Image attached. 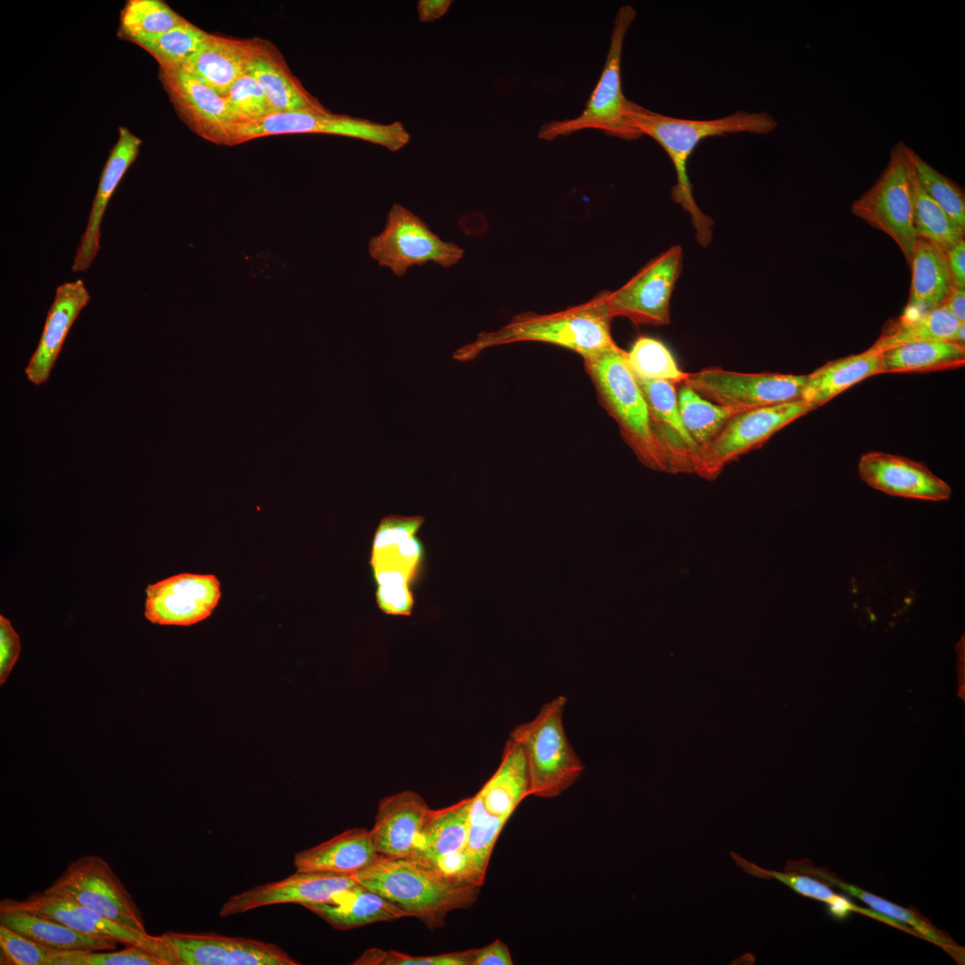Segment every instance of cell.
I'll return each instance as SVG.
<instances>
[{"label":"cell","mask_w":965,"mask_h":965,"mask_svg":"<svg viewBox=\"0 0 965 965\" xmlns=\"http://www.w3.org/2000/svg\"><path fill=\"white\" fill-rule=\"evenodd\" d=\"M630 116L642 135L656 140L670 157L677 179L672 189V198L691 215L700 245L708 246L713 222L700 210L693 198L686 172L690 155L703 138L738 132L768 134L776 128V121L766 112L745 111L715 120L678 119L650 111L636 103Z\"/></svg>","instance_id":"1"},{"label":"cell","mask_w":965,"mask_h":965,"mask_svg":"<svg viewBox=\"0 0 965 965\" xmlns=\"http://www.w3.org/2000/svg\"><path fill=\"white\" fill-rule=\"evenodd\" d=\"M352 876L430 929L442 927L450 911L472 906L480 894V886L450 880L412 857L378 854L373 864Z\"/></svg>","instance_id":"2"},{"label":"cell","mask_w":965,"mask_h":965,"mask_svg":"<svg viewBox=\"0 0 965 965\" xmlns=\"http://www.w3.org/2000/svg\"><path fill=\"white\" fill-rule=\"evenodd\" d=\"M606 296L607 291H603L588 302L551 314H518L498 331L480 333L457 352V357L471 359L485 348L524 341L553 344L583 358L592 356L614 342L610 331L613 317Z\"/></svg>","instance_id":"3"},{"label":"cell","mask_w":965,"mask_h":965,"mask_svg":"<svg viewBox=\"0 0 965 965\" xmlns=\"http://www.w3.org/2000/svg\"><path fill=\"white\" fill-rule=\"evenodd\" d=\"M583 360L600 403L617 424L624 441L645 466L667 472L648 405L627 363L626 351L613 342Z\"/></svg>","instance_id":"4"},{"label":"cell","mask_w":965,"mask_h":965,"mask_svg":"<svg viewBox=\"0 0 965 965\" xmlns=\"http://www.w3.org/2000/svg\"><path fill=\"white\" fill-rule=\"evenodd\" d=\"M566 702V696H557L543 704L532 720L517 725L509 734L524 757L530 796L558 797L585 769L564 728Z\"/></svg>","instance_id":"5"},{"label":"cell","mask_w":965,"mask_h":965,"mask_svg":"<svg viewBox=\"0 0 965 965\" xmlns=\"http://www.w3.org/2000/svg\"><path fill=\"white\" fill-rule=\"evenodd\" d=\"M423 523L421 516H390L381 520L375 531L370 565L377 605L385 614L409 616L412 612V587L425 558L416 535Z\"/></svg>","instance_id":"6"},{"label":"cell","mask_w":965,"mask_h":965,"mask_svg":"<svg viewBox=\"0 0 965 965\" xmlns=\"http://www.w3.org/2000/svg\"><path fill=\"white\" fill-rule=\"evenodd\" d=\"M635 16V9L629 4L622 5L617 11L602 73L581 114L543 124L538 133L539 138L553 140L585 129L600 130L608 136L625 140L642 137L633 124L630 113L635 103L625 96L620 74L625 37Z\"/></svg>","instance_id":"7"},{"label":"cell","mask_w":965,"mask_h":965,"mask_svg":"<svg viewBox=\"0 0 965 965\" xmlns=\"http://www.w3.org/2000/svg\"><path fill=\"white\" fill-rule=\"evenodd\" d=\"M910 147H893L886 167L852 205V213L891 237L910 266L919 236L913 225Z\"/></svg>","instance_id":"8"},{"label":"cell","mask_w":965,"mask_h":965,"mask_svg":"<svg viewBox=\"0 0 965 965\" xmlns=\"http://www.w3.org/2000/svg\"><path fill=\"white\" fill-rule=\"evenodd\" d=\"M368 251L380 266L399 277L412 266L427 263L449 268L464 256L460 247L441 239L421 217L399 204L390 207L383 230L370 239Z\"/></svg>","instance_id":"9"},{"label":"cell","mask_w":965,"mask_h":965,"mask_svg":"<svg viewBox=\"0 0 965 965\" xmlns=\"http://www.w3.org/2000/svg\"><path fill=\"white\" fill-rule=\"evenodd\" d=\"M316 133L355 138L381 145L395 152L408 144L410 135L401 122L381 124L344 114L306 111L273 113L264 118L237 125L231 146L262 137Z\"/></svg>","instance_id":"10"},{"label":"cell","mask_w":965,"mask_h":965,"mask_svg":"<svg viewBox=\"0 0 965 965\" xmlns=\"http://www.w3.org/2000/svg\"><path fill=\"white\" fill-rule=\"evenodd\" d=\"M816 408L801 399L733 415L701 449L695 474L708 480L717 478L726 465L761 447L782 428Z\"/></svg>","instance_id":"11"},{"label":"cell","mask_w":965,"mask_h":965,"mask_svg":"<svg viewBox=\"0 0 965 965\" xmlns=\"http://www.w3.org/2000/svg\"><path fill=\"white\" fill-rule=\"evenodd\" d=\"M808 374L746 373L718 367L687 373L683 383L719 406L746 411L802 399Z\"/></svg>","instance_id":"12"},{"label":"cell","mask_w":965,"mask_h":965,"mask_svg":"<svg viewBox=\"0 0 965 965\" xmlns=\"http://www.w3.org/2000/svg\"><path fill=\"white\" fill-rule=\"evenodd\" d=\"M47 889L63 893L124 927L147 933L133 896L100 855L72 860Z\"/></svg>","instance_id":"13"},{"label":"cell","mask_w":965,"mask_h":965,"mask_svg":"<svg viewBox=\"0 0 965 965\" xmlns=\"http://www.w3.org/2000/svg\"><path fill=\"white\" fill-rule=\"evenodd\" d=\"M27 910L55 919L87 936L114 940L126 945H139L171 965L168 947L161 936L124 927L70 896L46 889L24 900L11 897L0 901V910Z\"/></svg>","instance_id":"14"},{"label":"cell","mask_w":965,"mask_h":965,"mask_svg":"<svg viewBox=\"0 0 965 965\" xmlns=\"http://www.w3.org/2000/svg\"><path fill=\"white\" fill-rule=\"evenodd\" d=\"M682 266V248H670L647 264L614 292L607 291L608 309L636 324L667 325L671 295Z\"/></svg>","instance_id":"15"},{"label":"cell","mask_w":965,"mask_h":965,"mask_svg":"<svg viewBox=\"0 0 965 965\" xmlns=\"http://www.w3.org/2000/svg\"><path fill=\"white\" fill-rule=\"evenodd\" d=\"M171 965H297L280 946L215 933L168 931L161 935Z\"/></svg>","instance_id":"16"},{"label":"cell","mask_w":965,"mask_h":965,"mask_svg":"<svg viewBox=\"0 0 965 965\" xmlns=\"http://www.w3.org/2000/svg\"><path fill=\"white\" fill-rule=\"evenodd\" d=\"M221 596L213 574L174 575L147 586L144 616L153 624L189 626L210 617Z\"/></svg>","instance_id":"17"},{"label":"cell","mask_w":965,"mask_h":965,"mask_svg":"<svg viewBox=\"0 0 965 965\" xmlns=\"http://www.w3.org/2000/svg\"><path fill=\"white\" fill-rule=\"evenodd\" d=\"M160 81L180 119L202 138L231 146L237 122L226 98L183 69L160 70Z\"/></svg>","instance_id":"18"},{"label":"cell","mask_w":965,"mask_h":965,"mask_svg":"<svg viewBox=\"0 0 965 965\" xmlns=\"http://www.w3.org/2000/svg\"><path fill=\"white\" fill-rule=\"evenodd\" d=\"M357 884L351 875L297 871L280 881L259 885L231 896L222 905L219 916L226 918L273 904L305 906L328 902Z\"/></svg>","instance_id":"19"},{"label":"cell","mask_w":965,"mask_h":965,"mask_svg":"<svg viewBox=\"0 0 965 965\" xmlns=\"http://www.w3.org/2000/svg\"><path fill=\"white\" fill-rule=\"evenodd\" d=\"M634 376L647 402L652 430L665 457L667 472L695 474L701 450L681 419L676 386L665 381Z\"/></svg>","instance_id":"20"},{"label":"cell","mask_w":965,"mask_h":965,"mask_svg":"<svg viewBox=\"0 0 965 965\" xmlns=\"http://www.w3.org/2000/svg\"><path fill=\"white\" fill-rule=\"evenodd\" d=\"M860 478L888 495L929 501L947 500L952 488L927 466L912 459L872 451L860 457Z\"/></svg>","instance_id":"21"},{"label":"cell","mask_w":965,"mask_h":965,"mask_svg":"<svg viewBox=\"0 0 965 965\" xmlns=\"http://www.w3.org/2000/svg\"><path fill=\"white\" fill-rule=\"evenodd\" d=\"M431 810L421 795L410 790L382 798L370 830L377 853L411 856Z\"/></svg>","instance_id":"22"},{"label":"cell","mask_w":965,"mask_h":965,"mask_svg":"<svg viewBox=\"0 0 965 965\" xmlns=\"http://www.w3.org/2000/svg\"><path fill=\"white\" fill-rule=\"evenodd\" d=\"M248 73L261 84L275 113H331L306 89L292 73L281 51L267 39L252 38Z\"/></svg>","instance_id":"23"},{"label":"cell","mask_w":965,"mask_h":965,"mask_svg":"<svg viewBox=\"0 0 965 965\" xmlns=\"http://www.w3.org/2000/svg\"><path fill=\"white\" fill-rule=\"evenodd\" d=\"M141 139L128 128H119L118 138L102 170L88 223L76 249L72 271L84 272L99 250L100 226L107 205L122 177L139 154Z\"/></svg>","instance_id":"24"},{"label":"cell","mask_w":965,"mask_h":965,"mask_svg":"<svg viewBox=\"0 0 965 965\" xmlns=\"http://www.w3.org/2000/svg\"><path fill=\"white\" fill-rule=\"evenodd\" d=\"M89 299L82 280L57 287L38 344L24 370L30 383L41 385L48 380L72 323Z\"/></svg>","instance_id":"25"},{"label":"cell","mask_w":965,"mask_h":965,"mask_svg":"<svg viewBox=\"0 0 965 965\" xmlns=\"http://www.w3.org/2000/svg\"><path fill=\"white\" fill-rule=\"evenodd\" d=\"M785 871L806 874L823 881L832 887L838 888L842 892L860 900L871 910L910 926L920 938L930 941L944 950L959 964L964 963V948L958 945L948 933L937 928L913 906L902 907L883 897L867 892L855 885L843 881L827 868L814 866L809 859L788 860L785 863Z\"/></svg>","instance_id":"26"},{"label":"cell","mask_w":965,"mask_h":965,"mask_svg":"<svg viewBox=\"0 0 965 965\" xmlns=\"http://www.w3.org/2000/svg\"><path fill=\"white\" fill-rule=\"evenodd\" d=\"M377 857L370 831L354 827L297 852L293 863L297 871L352 876L369 867Z\"/></svg>","instance_id":"27"},{"label":"cell","mask_w":965,"mask_h":965,"mask_svg":"<svg viewBox=\"0 0 965 965\" xmlns=\"http://www.w3.org/2000/svg\"><path fill=\"white\" fill-rule=\"evenodd\" d=\"M252 38H232L209 33L198 51L181 69L194 75L222 96L248 72Z\"/></svg>","instance_id":"28"},{"label":"cell","mask_w":965,"mask_h":965,"mask_svg":"<svg viewBox=\"0 0 965 965\" xmlns=\"http://www.w3.org/2000/svg\"><path fill=\"white\" fill-rule=\"evenodd\" d=\"M304 907L340 930L410 917L401 908L359 883L339 894L331 902Z\"/></svg>","instance_id":"29"},{"label":"cell","mask_w":965,"mask_h":965,"mask_svg":"<svg viewBox=\"0 0 965 965\" xmlns=\"http://www.w3.org/2000/svg\"><path fill=\"white\" fill-rule=\"evenodd\" d=\"M910 267V291L902 315H917L942 306L953 287L946 254L919 238Z\"/></svg>","instance_id":"30"},{"label":"cell","mask_w":965,"mask_h":965,"mask_svg":"<svg viewBox=\"0 0 965 965\" xmlns=\"http://www.w3.org/2000/svg\"><path fill=\"white\" fill-rule=\"evenodd\" d=\"M476 796L486 811L507 819L530 796L524 757L521 747L511 738L506 742L497 770Z\"/></svg>","instance_id":"31"},{"label":"cell","mask_w":965,"mask_h":965,"mask_svg":"<svg viewBox=\"0 0 965 965\" xmlns=\"http://www.w3.org/2000/svg\"><path fill=\"white\" fill-rule=\"evenodd\" d=\"M471 797L450 806L431 810L411 856L424 863L465 849Z\"/></svg>","instance_id":"32"},{"label":"cell","mask_w":965,"mask_h":965,"mask_svg":"<svg viewBox=\"0 0 965 965\" xmlns=\"http://www.w3.org/2000/svg\"><path fill=\"white\" fill-rule=\"evenodd\" d=\"M0 924L51 949L115 950L118 942L81 934L55 919L27 910H0Z\"/></svg>","instance_id":"33"},{"label":"cell","mask_w":965,"mask_h":965,"mask_svg":"<svg viewBox=\"0 0 965 965\" xmlns=\"http://www.w3.org/2000/svg\"><path fill=\"white\" fill-rule=\"evenodd\" d=\"M881 373L880 354L867 350L827 362L808 374L802 399L821 407L857 382Z\"/></svg>","instance_id":"34"},{"label":"cell","mask_w":965,"mask_h":965,"mask_svg":"<svg viewBox=\"0 0 965 965\" xmlns=\"http://www.w3.org/2000/svg\"><path fill=\"white\" fill-rule=\"evenodd\" d=\"M960 323L944 306L917 315H902L883 326L875 343L867 351L881 353L889 348L923 340H955Z\"/></svg>","instance_id":"35"},{"label":"cell","mask_w":965,"mask_h":965,"mask_svg":"<svg viewBox=\"0 0 965 965\" xmlns=\"http://www.w3.org/2000/svg\"><path fill=\"white\" fill-rule=\"evenodd\" d=\"M883 373H915L953 369L965 364V346L953 340H923L879 353Z\"/></svg>","instance_id":"36"},{"label":"cell","mask_w":965,"mask_h":965,"mask_svg":"<svg viewBox=\"0 0 965 965\" xmlns=\"http://www.w3.org/2000/svg\"><path fill=\"white\" fill-rule=\"evenodd\" d=\"M677 386V407L681 419L689 435L701 451L726 423L741 411L715 404L701 397L685 383Z\"/></svg>","instance_id":"37"},{"label":"cell","mask_w":965,"mask_h":965,"mask_svg":"<svg viewBox=\"0 0 965 965\" xmlns=\"http://www.w3.org/2000/svg\"><path fill=\"white\" fill-rule=\"evenodd\" d=\"M187 21L162 0H128L120 13L117 36L134 43L164 33Z\"/></svg>","instance_id":"38"},{"label":"cell","mask_w":965,"mask_h":965,"mask_svg":"<svg viewBox=\"0 0 965 965\" xmlns=\"http://www.w3.org/2000/svg\"><path fill=\"white\" fill-rule=\"evenodd\" d=\"M911 195L913 225L919 238L931 242L945 254L964 239L965 231L921 189L913 168Z\"/></svg>","instance_id":"39"},{"label":"cell","mask_w":965,"mask_h":965,"mask_svg":"<svg viewBox=\"0 0 965 965\" xmlns=\"http://www.w3.org/2000/svg\"><path fill=\"white\" fill-rule=\"evenodd\" d=\"M208 32L189 21L164 33L138 39L134 44L148 52L160 70H178L198 51Z\"/></svg>","instance_id":"40"},{"label":"cell","mask_w":965,"mask_h":965,"mask_svg":"<svg viewBox=\"0 0 965 965\" xmlns=\"http://www.w3.org/2000/svg\"><path fill=\"white\" fill-rule=\"evenodd\" d=\"M626 359L632 372L645 379L665 381L677 386L687 377L688 373L679 368L670 350L654 338H637L626 351Z\"/></svg>","instance_id":"41"},{"label":"cell","mask_w":965,"mask_h":965,"mask_svg":"<svg viewBox=\"0 0 965 965\" xmlns=\"http://www.w3.org/2000/svg\"><path fill=\"white\" fill-rule=\"evenodd\" d=\"M912 168L921 189L965 231V195L954 181L939 172L910 147Z\"/></svg>","instance_id":"42"},{"label":"cell","mask_w":965,"mask_h":965,"mask_svg":"<svg viewBox=\"0 0 965 965\" xmlns=\"http://www.w3.org/2000/svg\"><path fill=\"white\" fill-rule=\"evenodd\" d=\"M508 820L490 814L476 794L472 796L465 850L484 874L495 843Z\"/></svg>","instance_id":"43"},{"label":"cell","mask_w":965,"mask_h":965,"mask_svg":"<svg viewBox=\"0 0 965 965\" xmlns=\"http://www.w3.org/2000/svg\"><path fill=\"white\" fill-rule=\"evenodd\" d=\"M225 98L238 124L257 121L275 113L261 84L248 72L232 84Z\"/></svg>","instance_id":"44"},{"label":"cell","mask_w":965,"mask_h":965,"mask_svg":"<svg viewBox=\"0 0 965 965\" xmlns=\"http://www.w3.org/2000/svg\"><path fill=\"white\" fill-rule=\"evenodd\" d=\"M52 965H164L156 955L139 945L114 951H59Z\"/></svg>","instance_id":"45"},{"label":"cell","mask_w":965,"mask_h":965,"mask_svg":"<svg viewBox=\"0 0 965 965\" xmlns=\"http://www.w3.org/2000/svg\"><path fill=\"white\" fill-rule=\"evenodd\" d=\"M1 964L52 965L59 951L44 946L0 924Z\"/></svg>","instance_id":"46"},{"label":"cell","mask_w":965,"mask_h":965,"mask_svg":"<svg viewBox=\"0 0 965 965\" xmlns=\"http://www.w3.org/2000/svg\"><path fill=\"white\" fill-rule=\"evenodd\" d=\"M475 948L428 956H411L380 948L365 950L353 965H472Z\"/></svg>","instance_id":"47"},{"label":"cell","mask_w":965,"mask_h":965,"mask_svg":"<svg viewBox=\"0 0 965 965\" xmlns=\"http://www.w3.org/2000/svg\"><path fill=\"white\" fill-rule=\"evenodd\" d=\"M21 650L20 636L11 621L0 616V684L6 682Z\"/></svg>","instance_id":"48"},{"label":"cell","mask_w":965,"mask_h":965,"mask_svg":"<svg viewBox=\"0 0 965 965\" xmlns=\"http://www.w3.org/2000/svg\"><path fill=\"white\" fill-rule=\"evenodd\" d=\"M508 945L499 939L482 948H475L472 965H512Z\"/></svg>","instance_id":"49"},{"label":"cell","mask_w":965,"mask_h":965,"mask_svg":"<svg viewBox=\"0 0 965 965\" xmlns=\"http://www.w3.org/2000/svg\"><path fill=\"white\" fill-rule=\"evenodd\" d=\"M948 266L952 284L956 288L965 289V241L958 242L946 253Z\"/></svg>","instance_id":"50"},{"label":"cell","mask_w":965,"mask_h":965,"mask_svg":"<svg viewBox=\"0 0 965 965\" xmlns=\"http://www.w3.org/2000/svg\"><path fill=\"white\" fill-rule=\"evenodd\" d=\"M450 0H420L417 4L419 20L431 22L441 18L449 10Z\"/></svg>","instance_id":"51"},{"label":"cell","mask_w":965,"mask_h":965,"mask_svg":"<svg viewBox=\"0 0 965 965\" xmlns=\"http://www.w3.org/2000/svg\"><path fill=\"white\" fill-rule=\"evenodd\" d=\"M944 306L960 323H965V289L952 287L946 297Z\"/></svg>","instance_id":"52"},{"label":"cell","mask_w":965,"mask_h":965,"mask_svg":"<svg viewBox=\"0 0 965 965\" xmlns=\"http://www.w3.org/2000/svg\"><path fill=\"white\" fill-rule=\"evenodd\" d=\"M964 330L965 323L960 324L956 331L955 340L959 343L964 344Z\"/></svg>","instance_id":"53"}]
</instances>
